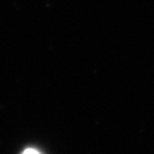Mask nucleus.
Instances as JSON below:
<instances>
[{"mask_svg":"<svg viewBox=\"0 0 154 154\" xmlns=\"http://www.w3.org/2000/svg\"><path fill=\"white\" fill-rule=\"evenodd\" d=\"M22 154H41L38 150H35V149H26Z\"/></svg>","mask_w":154,"mask_h":154,"instance_id":"1","label":"nucleus"}]
</instances>
